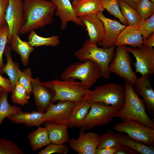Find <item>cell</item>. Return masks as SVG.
I'll return each mask as SVG.
<instances>
[{
	"label": "cell",
	"mask_w": 154,
	"mask_h": 154,
	"mask_svg": "<svg viewBox=\"0 0 154 154\" xmlns=\"http://www.w3.org/2000/svg\"><path fill=\"white\" fill-rule=\"evenodd\" d=\"M115 154H137L135 151L128 147L120 145L117 148Z\"/></svg>",
	"instance_id": "obj_42"
},
{
	"label": "cell",
	"mask_w": 154,
	"mask_h": 154,
	"mask_svg": "<svg viewBox=\"0 0 154 154\" xmlns=\"http://www.w3.org/2000/svg\"><path fill=\"white\" fill-rule=\"evenodd\" d=\"M114 134L119 143L122 146L132 149L141 154H154L153 145H145L121 132L114 133Z\"/></svg>",
	"instance_id": "obj_25"
},
{
	"label": "cell",
	"mask_w": 154,
	"mask_h": 154,
	"mask_svg": "<svg viewBox=\"0 0 154 154\" xmlns=\"http://www.w3.org/2000/svg\"><path fill=\"white\" fill-rule=\"evenodd\" d=\"M97 15L102 22L104 30L103 37L97 45L103 48L115 45L119 35L127 26L106 17L102 12L97 13Z\"/></svg>",
	"instance_id": "obj_13"
},
{
	"label": "cell",
	"mask_w": 154,
	"mask_h": 154,
	"mask_svg": "<svg viewBox=\"0 0 154 154\" xmlns=\"http://www.w3.org/2000/svg\"><path fill=\"white\" fill-rule=\"evenodd\" d=\"M102 76L100 69L94 62L88 60L77 62L68 66L60 76L62 80L72 78L80 80L89 89Z\"/></svg>",
	"instance_id": "obj_6"
},
{
	"label": "cell",
	"mask_w": 154,
	"mask_h": 154,
	"mask_svg": "<svg viewBox=\"0 0 154 154\" xmlns=\"http://www.w3.org/2000/svg\"><path fill=\"white\" fill-rule=\"evenodd\" d=\"M101 0L104 9H106L111 15L117 18L123 25H128V23L120 9L118 0Z\"/></svg>",
	"instance_id": "obj_31"
},
{
	"label": "cell",
	"mask_w": 154,
	"mask_h": 154,
	"mask_svg": "<svg viewBox=\"0 0 154 154\" xmlns=\"http://www.w3.org/2000/svg\"><path fill=\"white\" fill-rule=\"evenodd\" d=\"M124 87L118 84L110 83L97 86L90 90L86 100L91 104L101 103L112 106L118 110L123 107L125 101Z\"/></svg>",
	"instance_id": "obj_5"
},
{
	"label": "cell",
	"mask_w": 154,
	"mask_h": 154,
	"mask_svg": "<svg viewBox=\"0 0 154 154\" xmlns=\"http://www.w3.org/2000/svg\"><path fill=\"white\" fill-rule=\"evenodd\" d=\"M8 92L3 90L0 94V127L5 118L21 111L20 107L15 105H11L9 103Z\"/></svg>",
	"instance_id": "obj_28"
},
{
	"label": "cell",
	"mask_w": 154,
	"mask_h": 154,
	"mask_svg": "<svg viewBox=\"0 0 154 154\" xmlns=\"http://www.w3.org/2000/svg\"><path fill=\"white\" fill-rule=\"evenodd\" d=\"M116 148H96L95 154H115Z\"/></svg>",
	"instance_id": "obj_44"
},
{
	"label": "cell",
	"mask_w": 154,
	"mask_h": 154,
	"mask_svg": "<svg viewBox=\"0 0 154 154\" xmlns=\"http://www.w3.org/2000/svg\"><path fill=\"white\" fill-rule=\"evenodd\" d=\"M113 128L117 132L125 133L131 139L145 145H154V129L138 121L125 119L116 124Z\"/></svg>",
	"instance_id": "obj_8"
},
{
	"label": "cell",
	"mask_w": 154,
	"mask_h": 154,
	"mask_svg": "<svg viewBox=\"0 0 154 154\" xmlns=\"http://www.w3.org/2000/svg\"><path fill=\"white\" fill-rule=\"evenodd\" d=\"M9 44H11L12 50L20 56L23 64L27 66L29 62L30 54L34 50L33 47L29 42L21 40L19 34L15 35L13 37Z\"/></svg>",
	"instance_id": "obj_26"
},
{
	"label": "cell",
	"mask_w": 154,
	"mask_h": 154,
	"mask_svg": "<svg viewBox=\"0 0 154 154\" xmlns=\"http://www.w3.org/2000/svg\"><path fill=\"white\" fill-rule=\"evenodd\" d=\"M143 43V38L138 26L127 25L119 35L115 45H129L132 47L139 48Z\"/></svg>",
	"instance_id": "obj_19"
},
{
	"label": "cell",
	"mask_w": 154,
	"mask_h": 154,
	"mask_svg": "<svg viewBox=\"0 0 154 154\" xmlns=\"http://www.w3.org/2000/svg\"><path fill=\"white\" fill-rule=\"evenodd\" d=\"M150 0L151 1L153 2H154V0Z\"/></svg>",
	"instance_id": "obj_48"
},
{
	"label": "cell",
	"mask_w": 154,
	"mask_h": 154,
	"mask_svg": "<svg viewBox=\"0 0 154 154\" xmlns=\"http://www.w3.org/2000/svg\"><path fill=\"white\" fill-rule=\"evenodd\" d=\"M85 25L89 39L97 44L102 39L104 34V27L102 21L96 14H91L79 17Z\"/></svg>",
	"instance_id": "obj_18"
},
{
	"label": "cell",
	"mask_w": 154,
	"mask_h": 154,
	"mask_svg": "<svg viewBox=\"0 0 154 154\" xmlns=\"http://www.w3.org/2000/svg\"><path fill=\"white\" fill-rule=\"evenodd\" d=\"M72 3L79 17L89 14H97L104 10L101 0H73Z\"/></svg>",
	"instance_id": "obj_22"
},
{
	"label": "cell",
	"mask_w": 154,
	"mask_h": 154,
	"mask_svg": "<svg viewBox=\"0 0 154 154\" xmlns=\"http://www.w3.org/2000/svg\"><path fill=\"white\" fill-rule=\"evenodd\" d=\"M11 46L7 43L4 52L6 57L7 63L3 65L0 69V72L1 73H5L8 76L13 90L19 81L22 71L19 69L18 64L13 60L11 55Z\"/></svg>",
	"instance_id": "obj_24"
},
{
	"label": "cell",
	"mask_w": 154,
	"mask_h": 154,
	"mask_svg": "<svg viewBox=\"0 0 154 154\" xmlns=\"http://www.w3.org/2000/svg\"><path fill=\"white\" fill-rule=\"evenodd\" d=\"M3 90H4L3 88H2L0 87V94L1 92V91Z\"/></svg>",
	"instance_id": "obj_47"
},
{
	"label": "cell",
	"mask_w": 154,
	"mask_h": 154,
	"mask_svg": "<svg viewBox=\"0 0 154 154\" xmlns=\"http://www.w3.org/2000/svg\"><path fill=\"white\" fill-rule=\"evenodd\" d=\"M44 113L38 111L27 112L21 111L7 118L14 123L23 124L28 127L36 126L38 127L45 123Z\"/></svg>",
	"instance_id": "obj_21"
},
{
	"label": "cell",
	"mask_w": 154,
	"mask_h": 154,
	"mask_svg": "<svg viewBox=\"0 0 154 154\" xmlns=\"http://www.w3.org/2000/svg\"><path fill=\"white\" fill-rule=\"evenodd\" d=\"M116 46L114 57L109 65V71L133 85L138 77L132 68V59L127 46L123 45Z\"/></svg>",
	"instance_id": "obj_7"
},
{
	"label": "cell",
	"mask_w": 154,
	"mask_h": 154,
	"mask_svg": "<svg viewBox=\"0 0 154 154\" xmlns=\"http://www.w3.org/2000/svg\"><path fill=\"white\" fill-rule=\"evenodd\" d=\"M8 33L7 25L0 27V69L3 65V55L8 42Z\"/></svg>",
	"instance_id": "obj_39"
},
{
	"label": "cell",
	"mask_w": 154,
	"mask_h": 154,
	"mask_svg": "<svg viewBox=\"0 0 154 154\" xmlns=\"http://www.w3.org/2000/svg\"><path fill=\"white\" fill-rule=\"evenodd\" d=\"M23 3L25 23L19 34H28L31 30L42 28L52 23L56 7L52 1L24 0Z\"/></svg>",
	"instance_id": "obj_1"
},
{
	"label": "cell",
	"mask_w": 154,
	"mask_h": 154,
	"mask_svg": "<svg viewBox=\"0 0 154 154\" xmlns=\"http://www.w3.org/2000/svg\"><path fill=\"white\" fill-rule=\"evenodd\" d=\"M52 2L56 6L55 14L61 21V29H65L70 21L86 28L84 23L76 15L70 0H53Z\"/></svg>",
	"instance_id": "obj_17"
},
{
	"label": "cell",
	"mask_w": 154,
	"mask_h": 154,
	"mask_svg": "<svg viewBox=\"0 0 154 154\" xmlns=\"http://www.w3.org/2000/svg\"><path fill=\"white\" fill-rule=\"evenodd\" d=\"M32 72L30 69L27 68L22 71L20 75L19 82L26 89L28 95L32 92Z\"/></svg>",
	"instance_id": "obj_38"
},
{
	"label": "cell",
	"mask_w": 154,
	"mask_h": 154,
	"mask_svg": "<svg viewBox=\"0 0 154 154\" xmlns=\"http://www.w3.org/2000/svg\"><path fill=\"white\" fill-rule=\"evenodd\" d=\"M118 110L112 106L101 103H92L81 128L88 131L95 127L107 124L115 117Z\"/></svg>",
	"instance_id": "obj_9"
},
{
	"label": "cell",
	"mask_w": 154,
	"mask_h": 154,
	"mask_svg": "<svg viewBox=\"0 0 154 154\" xmlns=\"http://www.w3.org/2000/svg\"><path fill=\"white\" fill-rule=\"evenodd\" d=\"M32 85L37 111L44 112L54 102V92L44 85L38 77L32 78Z\"/></svg>",
	"instance_id": "obj_14"
},
{
	"label": "cell",
	"mask_w": 154,
	"mask_h": 154,
	"mask_svg": "<svg viewBox=\"0 0 154 154\" xmlns=\"http://www.w3.org/2000/svg\"><path fill=\"white\" fill-rule=\"evenodd\" d=\"M121 13L128 23V25L138 26L144 20L141 17L136 9L121 0H118Z\"/></svg>",
	"instance_id": "obj_29"
},
{
	"label": "cell",
	"mask_w": 154,
	"mask_h": 154,
	"mask_svg": "<svg viewBox=\"0 0 154 154\" xmlns=\"http://www.w3.org/2000/svg\"><path fill=\"white\" fill-rule=\"evenodd\" d=\"M124 85V105L122 109L117 111L115 117L122 121L127 119L135 120L154 129V121L147 114L144 102L134 91L133 85L125 81Z\"/></svg>",
	"instance_id": "obj_2"
},
{
	"label": "cell",
	"mask_w": 154,
	"mask_h": 154,
	"mask_svg": "<svg viewBox=\"0 0 154 154\" xmlns=\"http://www.w3.org/2000/svg\"><path fill=\"white\" fill-rule=\"evenodd\" d=\"M84 131L81 128L77 139H70L69 146L79 154H95L100 135L93 132L85 133Z\"/></svg>",
	"instance_id": "obj_12"
},
{
	"label": "cell",
	"mask_w": 154,
	"mask_h": 154,
	"mask_svg": "<svg viewBox=\"0 0 154 154\" xmlns=\"http://www.w3.org/2000/svg\"><path fill=\"white\" fill-rule=\"evenodd\" d=\"M42 83L54 92V102L59 101L75 103L82 101L86 99L90 90L81 82L72 78L54 79Z\"/></svg>",
	"instance_id": "obj_3"
},
{
	"label": "cell",
	"mask_w": 154,
	"mask_h": 154,
	"mask_svg": "<svg viewBox=\"0 0 154 154\" xmlns=\"http://www.w3.org/2000/svg\"><path fill=\"white\" fill-rule=\"evenodd\" d=\"M11 99L13 102L22 106L29 103L30 96L28 95L25 88L18 81L12 91Z\"/></svg>",
	"instance_id": "obj_32"
},
{
	"label": "cell",
	"mask_w": 154,
	"mask_h": 154,
	"mask_svg": "<svg viewBox=\"0 0 154 154\" xmlns=\"http://www.w3.org/2000/svg\"><path fill=\"white\" fill-rule=\"evenodd\" d=\"M115 46L99 48L89 39H87L82 47L75 52L74 54L81 61L90 60L96 63L100 69L102 76L108 80L110 76L109 66L114 57Z\"/></svg>",
	"instance_id": "obj_4"
},
{
	"label": "cell",
	"mask_w": 154,
	"mask_h": 154,
	"mask_svg": "<svg viewBox=\"0 0 154 154\" xmlns=\"http://www.w3.org/2000/svg\"><path fill=\"white\" fill-rule=\"evenodd\" d=\"M8 3L9 0H0V27L7 25L5 15Z\"/></svg>",
	"instance_id": "obj_40"
},
{
	"label": "cell",
	"mask_w": 154,
	"mask_h": 154,
	"mask_svg": "<svg viewBox=\"0 0 154 154\" xmlns=\"http://www.w3.org/2000/svg\"><path fill=\"white\" fill-rule=\"evenodd\" d=\"M138 26L144 40L154 32V14L149 18L144 20Z\"/></svg>",
	"instance_id": "obj_36"
},
{
	"label": "cell",
	"mask_w": 154,
	"mask_h": 154,
	"mask_svg": "<svg viewBox=\"0 0 154 154\" xmlns=\"http://www.w3.org/2000/svg\"><path fill=\"white\" fill-rule=\"evenodd\" d=\"M133 1L135 3L136 6L139 3L141 0H133Z\"/></svg>",
	"instance_id": "obj_46"
},
{
	"label": "cell",
	"mask_w": 154,
	"mask_h": 154,
	"mask_svg": "<svg viewBox=\"0 0 154 154\" xmlns=\"http://www.w3.org/2000/svg\"><path fill=\"white\" fill-rule=\"evenodd\" d=\"M50 0L51 1H52L53 0Z\"/></svg>",
	"instance_id": "obj_49"
},
{
	"label": "cell",
	"mask_w": 154,
	"mask_h": 154,
	"mask_svg": "<svg viewBox=\"0 0 154 154\" xmlns=\"http://www.w3.org/2000/svg\"><path fill=\"white\" fill-rule=\"evenodd\" d=\"M135 9L141 18L144 20L154 14V2L150 0H141Z\"/></svg>",
	"instance_id": "obj_34"
},
{
	"label": "cell",
	"mask_w": 154,
	"mask_h": 154,
	"mask_svg": "<svg viewBox=\"0 0 154 154\" xmlns=\"http://www.w3.org/2000/svg\"><path fill=\"white\" fill-rule=\"evenodd\" d=\"M30 145L32 150L36 151L51 143L47 129L39 127L28 135Z\"/></svg>",
	"instance_id": "obj_27"
},
{
	"label": "cell",
	"mask_w": 154,
	"mask_h": 154,
	"mask_svg": "<svg viewBox=\"0 0 154 154\" xmlns=\"http://www.w3.org/2000/svg\"><path fill=\"white\" fill-rule=\"evenodd\" d=\"M91 106V104L86 99L75 103L67 121L68 127L81 128Z\"/></svg>",
	"instance_id": "obj_20"
},
{
	"label": "cell",
	"mask_w": 154,
	"mask_h": 154,
	"mask_svg": "<svg viewBox=\"0 0 154 154\" xmlns=\"http://www.w3.org/2000/svg\"><path fill=\"white\" fill-rule=\"evenodd\" d=\"M24 152L14 142L0 138V154H24Z\"/></svg>",
	"instance_id": "obj_35"
},
{
	"label": "cell",
	"mask_w": 154,
	"mask_h": 154,
	"mask_svg": "<svg viewBox=\"0 0 154 154\" xmlns=\"http://www.w3.org/2000/svg\"><path fill=\"white\" fill-rule=\"evenodd\" d=\"M44 126L47 130L51 143L61 144L69 141L67 123L56 124L46 122L44 123Z\"/></svg>",
	"instance_id": "obj_23"
},
{
	"label": "cell",
	"mask_w": 154,
	"mask_h": 154,
	"mask_svg": "<svg viewBox=\"0 0 154 154\" xmlns=\"http://www.w3.org/2000/svg\"><path fill=\"white\" fill-rule=\"evenodd\" d=\"M150 76L142 75L137 78L133 87L135 93L142 97L148 111L154 116V91L151 85Z\"/></svg>",
	"instance_id": "obj_16"
},
{
	"label": "cell",
	"mask_w": 154,
	"mask_h": 154,
	"mask_svg": "<svg viewBox=\"0 0 154 154\" xmlns=\"http://www.w3.org/2000/svg\"><path fill=\"white\" fill-rule=\"evenodd\" d=\"M29 42L33 47L41 46H57L60 43L59 37L53 35L49 37H44L37 35L34 30H31L28 37Z\"/></svg>",
	"instance_id": "obj_30"
},
{
	"label": "cell",
	"mask_w": 154,
	"mask_h": 154,
	"mask_svg": "<svg viewBox=\"0 0 154 154\" xmlns=\"http://www.w3.org/2000/svg\"><path fill=\"white\" fill-rule=\"evenodd\" d=\"M113 131H108L100 135L97 148H117L120 145Z\"/></svg>",
	"instance_id": "obj_33"
},
{
	"label": "cell",
	"mask_w": 154,
	"mask_h": 154,
	"mask_svg": "<svg viewBox=\"0 0 154 154\" xmlns=\"http://www.w3.org/2000/svg\"><path fill=\"white\" fill-rule=\"evenodd\" d=\"M22 0L23 1V0Z\"/></svg>",
	"instance_id": "obj_50"
},
{
	"label": "cell",
	"mask_w": 154,
	"mask_h": 154,
	"mask_svg": "<svg viewBox=\"0 0 154 154\" xmlns=\"http://www.w3.org/2000/svg\"><path fill=\"white\" fill-rule=\"evenodd\" d=\"M5 19L9 29L7 43L9 44L13 37L19 34L25 23L23 0H9Z\"/></svg>",
	"instance_id": "obj_10"
},
{
	"label": "cell",
	"mask_w": 154,
	"mask_h": 154,
	"mask_svg": "<svg viewBox=\"0 0 154 154\" xmlns=\"http://www.w3.org/2000/svg\"><path fill=\"white\" fill-rule=\"evenodd\" d=\"M75 103L59 101L57 104H51L44 113L45 123L48 122L55 124L67 123L69 116Z\"/></svg>",
	"instance_id": "obj_15"
},
{
	"label": "cell",
	"mask_w": 154,
	"mask_h": 154,
	"mask_svg": "<svg viewBox=\"0 0 154 154\" xmlns=\"http://www.w3.org/2000/svg\"><path fill=\"white\" fill-rule=\"evenodd\" d=\"M69 151L68 145L64 144H56L51 143L44 149L41 150L38 154H50L56 153L66 154Z\"/></svg>",
	"instance_id": "obj_37"
},
{
	"label": "cell",
	"mask_w": 154,
	"mask_h": 154,
	"mask_svg": "<svg viewBox=\"0 0 154 154\" xmlns=\"http://www.w3.org/2000/svg\"><path fill=\"white\" fill-rule=\"evenodd\" d=\"M143 44L148 48H153L154 46V32L151 33L143 40Z\"/></svg>",
	"instance_id": "obj_43"
},
{
	"label": "cell",
	"mask_w": 154,
	"mask_h": 154,
	"mask_svg": "<svg viewBox=\"0 0 154 154\" xmlns=\"http://www.w3.org/2000/svg\"><path fill=\"white\" fill-rule=\"evenodd\" d=\"M132 7L136 9V5L133 0H121Z\"/></svg>",
	"instance_id": "obj_45"
},
{
	"label": "cell",
	"mask_w": 154,
	"mask_h": 154,
	"mask_svg": "<svg viewBox=\"0 0 154 154\" xmlns=\"http://www.w3.org/2000/svg\"><path fill=\"white\" fill-rule=\"evenodd\" d=\"M129 52L134 56L136 61L133 63L136 73L142 75L154 73V49L150 48L143 44L139 48L127 46Z\"/></svg>",
	"instance_id": "obj_11"
},
{
	"label": "cell",
	"mask_w": 154,
	"mask_h": 154,
	"mask_svg": "<svg viewBox=\"0 0 154 154\" xmlns=\"http://www.w3.org/2000/svg\"><path fill=\"white\" fill-rule=\"evenodd\" d=\"M0 87L8 92L12 91L11 84L9 79L5 78L0 75Z\"/></svg>",
	"instance_id": "obj_41"
}]
</instances>
